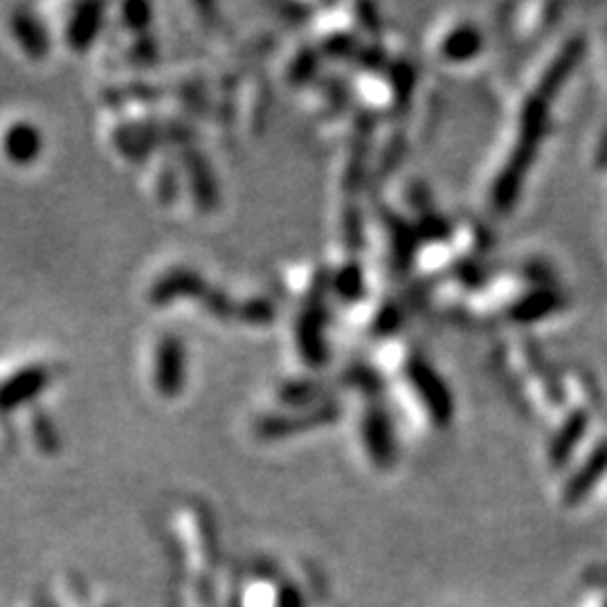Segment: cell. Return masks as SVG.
Here are the masks:
<instances>
[{
	"label": "cell",
	"mask_w": 607,
	"mask_h": 607,
	"mask_svg": "<svg viewBox=\"0 0 607 607\" xmlns=\"http://www.w3.org/2000/svg\"><path fill=\"white\" fill-rule=\"evenodd\" d=\"M104 23V7L95 3L79 5L68 23V43L72 50H86L97 39Z\"/></svg>",
	"instance_id": "obj_6"
},
{
	"label": "cell",
	"mask_w": 607,
	"mask_h": 607,
	"mask_svg": "<svg viewBox=\"0 0 607 607\" xmlns=\"http://www.w3.org/2000/svg\"><path fill=\"white\" fill-rule=\"evenodd\" d=\"M160 183H162V187H167V201H171V198H174V194H176V176H174V171H171V169L162 171Z\"/></svg>",
	"instance_id": "obj_13"
},
{
	"label": "cell",
	"mask_w": 607,
	"mask_h": 607,
	"mask_svg": "<svg viewBox=\"0 0 607 607\" xmlns=\"http://www.w3.org/2000/svg\"><path fill=\"white\" fill-rule=\"evenodd\" d=\"M583 607H607V592H601V594H594L592 599H587Z\"/></svg>",
	"instance_id": "obj_14"
},
{
	"label": "cell",
	"mask_w": 607,
	"mask_h": 607,
	"mask_svg": "<svg viewBox=\"0 0 607 607\" xmlns=\"http://www.w3.org/2000/svg\"><path fill=\"white\" fill-rule=\"evenodd\" d=\"M32 430H34V439L39 441V446H41L45 452H54V450H57V446H59V437H57V432H54V423L50 421V416L45 414L43 410H41V412H34Z\"/></svg>",
	"instance_id": "obj_8"
},
{
	"label": "cell",
	"mask_w": 607,
	"mask_h": 607,
	"mask_svg": "<svg viewBox=\"0 0 607 607\" xmlns=\"http://www.w3.org/2000/svg\"><path fill=\"white\" fill-rule=\"evenodd\" d=\"M239 313H241V317H246V320H250V322H259V320H264V317L270 315L268 304H264L261 300L246 302L241 308H237V315Z\"/></svg>",
	"instance_id": "obj_11"
},
{
	"label": "cell",
	"mask_w": 607,
	"mask_h": 607,
	"mask_svg": "<svg viewBox=\"0 0 607 607\" xmlns=\"http://www.w3.org/2000/svg\"><path fill=\"white\" fill-rule=\"evenodd\" d=\"M207 291H210V288H207L201 275L189 268H176L153 284L149 300L160 306L174 302L178 297H205Z\"/></svg>",
	"instance_id": "obj_3"
},
{
	"label": "cell",
	"mask_w": 607,
	"mask_h": 607,
	"mask_svg": "<svg viewBox=\"0 0 607 607\" xmlns=\"http://www.w3.org/2000/svg\"><path fill=\"white\" fill-rule=\"evenodd\" d=\"M153 9L147 3H126L122 7V23L133 32H144L151 25Z\"/></svg>",
	"instance_id": "obj_9"
},
{
	"label": "cell",
	"mask_w": 607,
	"mask_h": 607,
	"mask_svg": "<svg viewBox=\"0 0 607 607\" xmlns=\"http://www.w3.org/2000/svg\"><path fill=\"white\" fill-rule=\"evenodd\" d=\"M185 169L187 176L192 178V192L198 207H201V210H212V207L219 203V187H216V180L207 160L201 153L189 151Z\"/></svg>",
	"instance_id": "obj_7"
},
{
	"label": "cell",
	"mask_w": 607,
	"mask_h": 607,
	"mask_svg": "<svg viewBox=\"0 0 607 607\" xmlns=\"http://www.w3.org/2000/svg\"><path fill=\"white\" fill-rule=\"evenodd\" d=\"M187 378V353L185 344L176 335H165L156 349V365H153V380L156 389L165 398L180 394Z\"/></svg>",
	"instance_id": "obj_1"
},
{
	"label": "cell",
	"mask_w": 607,
	"mask_h": 607,
	"mask_svg": "<svg viewBox=\"0 0 607 607\" xmlns=\"http://www.w3.org/2000/svg\"><path fill=\"white\" fill-rule=\"evenodd\" d=\"M50 383V371L39 365L25 367L0 383V412H12L16 407L34 401Z\"/></svg>",
	"instance_id": "obj_2"
},
{
	"label": "cell",
	"mask_w": 607,
	"mask_h": 607,
	"mask_svg": "<svg viewBox=\"0 0 607 607\" xmlns=\"http://www.w3.org/2000/svg\"><path fill=\"white\" fill-rule=\"evenodd\" d=\"M3 151L14 165H32L43 151V135L32 122H14L3 135Z\"/></svg>",
	"instance_id": "obj_4"
},
{
	"label": "cell",
	"mask_w": 607,
	"mask_h": 607,
	"mask_svg": "<svg viewBox=\"0 0 607 607\" xmlns=\"http://www.w3.org/2000/svg\"><path fill=\"white\" fill-rule=\"evenodd\" d=\"M12 32L16 36L18 45L25 50L27 57L39 61L45 57V54H48V50H50L48 30H45V25L34 14L27 12V9H16L14 12Z\"/></svg>",
	"instance_id": "obj_5"
},
{
	"label": "cell",
	"mask_w": 607,
	"mask_h": 607,
	"mask_svg": "<svg viewBox=\"0 0 607 607\" xmlns=\"http://www.w3.org/2000/svg\"><path fill=\"white\" fill-rule=\"evenodd\" d=\"M135 54H140L142 63H151V61H156L158 48H156V43H153V39L142 34V39L138 41V48H135Z\"/></svg>",
	"instance_id": "obj_12"
},
{
	"label": "cell",
	"mask_w": 607,
	"mask_h": 607,
	"mask_svg": "<svg viewBox=\"0 0 607 607\" xmlns=\"http://www.w3.org/2000/svg\"><path fill=\"white\" fill-rule=\"evenodd\" d=\"M205 302L207 308L219 317H230L232 313H237V308H234V304L230 302V297L221 291H207Z\"/></svg>",
	"instance_id": "obj_10"
}]
</instances>
